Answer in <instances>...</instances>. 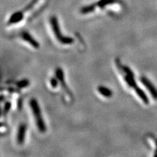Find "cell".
I'll return each mask as SVG.
<instances>
[{
    "label": "cell",
    "mask_w": 157,
    "mask_h": 157,
    "mask_svg": "<svg viewBox=\"0 0 157 157\" xmlns=\"http://www.w3.org/2000/svg\"><path fill=\"white\" fill-rule=\"evenodd\" d=\"M118 65H119V67L121 68V70L124 73L125 75L124 77V81L126 82V84L128 85L129 87L133 88V89L135 90V92H136L137 95L138 96V97L142 100V101L144 103V104H149L148 98H147V96H146L145 93L137 85V83L135 80V76L133 71H132L128 67L125 66H122L121 65V63H118Z\"/></svg>",
    "instance_id": "6da1fadb"
},
{
    "label": "cell",
    "mask_w": 157,
    "mask_h": 157,
    "mask_svg": "<svg viewBox=\"0 0 157 157\" xmlns=\"http://www.w3.org/2000/svg\"><path fill=\"white\" fill-rule=\"evenodd\" d=\"M29 106L31 107L39 131L41 132V133H44L47 129L46 124L43 118L40 107H39L37 100L35 99V98H32L29 101Z\"/></svg>",
    "instance_id": "7a4b0ae2"
},
{
    "label": "cell",
    "mask_w": 157,
    "mask_h": 157,
    "mask_svg": "<svg viewBox=\"0 0 157 157\" xmlns=\"http://www.w3.org/2000/svg\"><path fill=\"white\" fill-rule=\"evenodd\" d=\"M50 23L53 31L54 34L57 40L63 45H71L74 42V39L71 37L65 36L62 34L60 26L57 18L55 16H53L50 19Z\"/></svg>",
    "instance_id": "3957f363"
},
{
    "label": "cell",
    "mask_w": 157,
    "mask_h": 157,
    "mask_svg": "<svg viewBox=\"0 0 157 157\" xmlns=\"http://www.w3.org/2000/svg\"><path fill=\"white\" fill-rule=\"evenodd\" d=\"M141 81L143 83V85L146 87L147 89L148 90V91L151 93L152 96H153L155 100H157V90L153 86V85L150 82L148 78L143 77L141 78Z\"/></svg>",
    "instance_id": "277c9868"
},
{
    "label": "cell",
    "mask_w": 157,
    "mask_h": 157,
    "mask_svg": "<svg viewBox=\"0 0 157 157\" xmlns=\"http://www.w3.org/2000/svg\"><path fill=\"white\" fill-rule=\"evenodd\" d=\"M26 126L25 124H21L18 126V132L17 134V141L19 145H22L25 140V136L26 132Z\"/></svg>",
    "instance_id": "5b68a950"
},
{
    "label": "cell",
    "mask_w": 157,
    "mask_h": 157,
    "mask_svg": "<svg viewBox=\"0 0 157 157\" xmlns=\"http://www.w3.org/2000/svg\"><path fill=\"white\" fill-rule=\"evenodd\" d=\"M22 38L23 40L29 43V45H32L33 48H39V43L37 41H36L35 39L33 37V36L30 33H28V32H24L22 33Z\"/></svg>",
    "instance_id": "8992f818"
},
{
    "label": "cell",
    "mask_w": 157,
    "mask_h": 157,
    "mask_svg": "<svg viewBox=\"0 0 157 157\" xmlns=\"http://www.w3.org/2000/svg\"><path fill=\"white\" fill-rule=\"evenodd\" d=\"M24 18V11H20L14 13L10 17L8 21L9 24H17L19 22H21Z\"/></svg>",
    "instance_id": "52a82bcc"
},
{
    "label": "cell",
    "mask_w": 157,
    "mask_h": 157,
    "mask_svg": "<svg viewBox=\"0 0 157 157\" xmlns=\"http://www.w3.org/2000/svg\"><path fill=\"white\" fill-rule=\"evenodd\" d=\"M97 89L98 92H99L102 96H104L105 98H109L113 96V91L106 86H99L98 87Z\"/></svg>",
    "instance_id": "ba28073f"
},
{
    "label": "cell",
    "mask_w": 157,
    "mask_h": 157,
    "mask_svg": "<svg viewBox=\"0 0 157 157\" xmlns=\"http://www.w3.org/2000/svg\"><path fill=\"white\" fill-rule=\"evenodd\" d=\"M55 73H56V76L58 79V81L62 83L61 84L62 86L64 88H66L67 92H69V90L67 89V86L66 85V82H65V79H64V74H63V70L60 67H57Z\"/></svg>",
    "instance_id": "9c48e42d"
},
{
    "label": "cell",
    "mask_w": 157,
    "mask_h": 157,
    "mask_svg": "<svg viewBox=\"0 0 157 157\" xmlns=\"http://www.w3.org/2000/svg\"><path fill=\"white\" fill-rule=\"evenodd\" d=\"M117 2L118 0H100L99 2L94 3V5L96 7H98L101 9H103L106 6H108V5H111Z\"/></svg>",
    "instance_id": "30bf717a"
},
{
    "label": "cell",
    "mask_w": 157,
    "mask_h": 157,
    "mask_svg": "<svg viewBox=\"0 0 157 157\" xmlns=\"http://www.w3.org/2000/svg\"><path fill=\"white\" fill-rule=\"evenodd\" d=\"M96 7L95 6L94 3L90 4V5H89V6L82 7L80 10V12L82 14H86L90 13H92V12L94 11V9H96Z\"/></svg>",
    "instance_id": "8fae6325"
},
{
    "label": "cell",
    "mask_w": 157,
    "mask_h": 157,
    "mask_svg": "<svg viewBox=\"0 0 157 157\" xmlns=\"http://www.w3.org/2000/svg\"><path fill=\"white\" fill-rule=\"evenodd\" d=\"M29 85V81L28 79H22L21 81L17 82V86L19 88H26Z\"/></svg>",
    "instance_id": "7c38bea8"
},
{
    "label": "cell",
    "mask_w": 157,
    "mask_h": 157,
    "mask_svg": "<svg viewBox=\"0 0 157 157\" xmlns=\"http://www.w3.org/2000/svg\"><path fill=\"white\" fill-rule=\"evenodd\" d=\"M58 79L55 77H53V78H51V80H50V84H51V86L53 88H56L58 85Z\"/></svg>",
    "instance_id": "4fadbf2b"
},
{
    "label": "cell",
    "mask_w": 157,
    "mask_h": 157,
    "mask_svg": "<svg viewBox=\"0 0 157 157\" xmlns=\"http://www.w3.org/2000/svg\"><path fill=\"white\" fill-rule=\"evenodd\" d=\"M151 140L153 141V143L154 144V149H155L154 156H157V139L153 137H151Z\"/></svg>",
    "instance_id": "5bb4252c"
},
{
    "label": "cell",
    "mask_w": 157,
    "mask_h": 157,
    "mask_svg": "<svg viewBox=\"0 0 157 157\" xmlns=\"http://www.w3.org/2000/svg\"><path fill=\"white\" fill-rule=\"evenodd\" d=\"M10 107H11V104H10V103H9V102H7L6 105H5V109L8 111L10 109Z\"/></svg>",
    "instance_id": "9a60e30c"
}]
</instances>
